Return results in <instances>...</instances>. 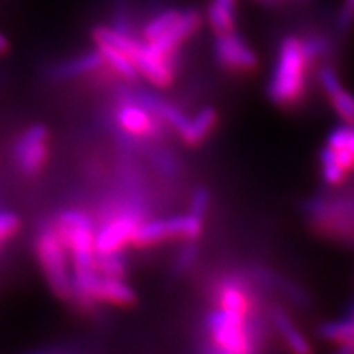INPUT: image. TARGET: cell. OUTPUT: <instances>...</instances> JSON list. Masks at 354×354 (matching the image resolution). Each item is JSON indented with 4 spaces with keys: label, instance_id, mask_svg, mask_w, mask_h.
<instances>
[{
    "label": "cell",
    "instance_id": "cell-1",
    "mask_svg": "<svg viewBox=\"0 0 354 354\" xmlns=\"http://www.w3.org/2000/svg\"><path fill=\"white\" fill-rule=\"evenodd\" d=\"M320 51V41L315 39H300L299 37L282 39L269 81V97L274 104L292 107L302 100L310 64Z\"/></svg>",
    "mask_w": 354,
    "mask_h": 354
},
{
    "label": "cell",
    "instance_id": "cell-2",
    "mask_svg": "<svg viewBox=\"0 0 354 354\" xmlns=\"http://www.w3.org/2000/svg\"><path fill=\"white\" fill-rule=\"evenodd\" d=\"M35 250H37L44 277H46L48 284L55 292L56 297L63 300L71 299L73 286H71V274L68 268V250H66L64 243L61 241L55 225L44 227L38 233Z\"/></svg>",
    "mask_w": 354,
    "mask_h": 354
},
{
    "label": "cell",
    "instance_id": "cell-3",
    "mask_svg": "<svg viewBox=\"0 0 354 354\" xmlns=\"http://www.w3.org/2000/svg\"><path fill=\"white\" fill-rule=\"evenodd\" d=\"M203 230V218L192 212L187 215L169 216V218L141 220L133 234L131 245L148 248L169 240L196 241Z\"/></svg>",
    "mask_w": 354,
    "mask_h": 354
},
{
    "label": "cell",
    "instance_id": "cell-4",
    "mask_svg": "<svg viewBox=\"0 0 354 354\" xmlns=\"http://www.w3.org/2000/svg\"><path fill=\"white\" fill-rule=\"evenodd\" d=\"M251 317L216 307L210 313L207 328L210 342L221 353L241 354L253 351V330Z\"/></svg>",
    "mask_w": 354,
    "mask_h": 354
},
{
    "label": "cell",
    "instance_id": "cell-5",
    "mask_svg": "<svg viewBox=\"0 0 354 354\" xmlns=\"http://www.w3.org/2000/svg\"><path fill=\"white\" fill-rule=\"evenodd\" d=\"M322 176L326 184L338 185L354 172V125L344 123L330 133L320 154Z\"/></svg>",
    "mask_w": 354,
    "mask_h": 354
},
{
    "label": "cell",
    "instance_id": "cell-6",
    "mask_svg": "<svg viewBox=\"0 0 354 354\" xmlns=\"http://www.w3.org/2000/svg\"><path fill=\"white\" fill-rule=\"evenodd\" d=\"M50 158V131L44 125H32L21 133L13 146V159L26 177L38 176Z\"/></svg>",
    "mask_w": 354,
    "mask_h": 354
},
{
    "label": "cell",
    "instance_id": "cell-7",
    "mask_svg": "<svg viewBox=\"0 0 354 354\" xmlns=\"http://www.w3.org/2000/svg\"><path fill=\"white\" fill-rule=\"evenodd\" d=\"M140 221L141 212L135 207L113 212L99 232H95V253H122L128 245H131L133 234Z\"/></svg>",
    "mask_w": 354,
    "mask_h": 354
},
{
    "label": "cell",
    "instance_id": "cell-8",
    "mask_svg": "<svg viewBox=\"0 0 354 354\" xmlns=\"http://www.w3.org/2000/svg\"><path fill=\"white\" fill-rule=\"evenodd\" d=\"M215 56L221 66L234 73H250L258 66V56L234 32L216 35Z\"/></svg>",
    "mask_w": 354,
    "mask_h": 354
},
{
    "label": "cell",
    "instance_id": "cell-9",
    "mask_svg": "<svg viewBox=\"0 0 354 354\" xmlns=\"http://www.w3.org/2000/svg\"><path fill=\"white\" fill-rule=\"evenodd\" d=\"M159 118L140 100L127 102L117 110V123L131 138H151L158 133Z\"/></svg>",
    "mask_w": 354,
    "mask_h": 354
},
{
    "label": "cell",
    "instance_id": "cell-10",
    "mask_svg": "<svg viewBox=\"0 0 354 354\" xmlns=\"http://www.w3.org/2000/svg\"><path fill=\"white\" fill-rule=\"evenodd\" d=\"M135 292L122 277H107L97 274L86 290V308H91L97 302L128 307L135 304Z\"/></svg>",
    "mask_w": 354,
    "mask_h": 354
},
{
    "label": "cell",
    "instance_id": "cell-11",
    "mask_svg": "<svg viewBox=\"0 0 354 354\" xmlns=\"http://www.w3.org/2000/svg\"><path fill=\"white\" fill-rule=\"evenodd\" d=\"M320 84L336 115L348 125H354V95L343 87L338 74L331 68H323L320 71Z\"/></svg>",
    "mask_w": 354,
    "mask_h": 354
},
{
    "label": "cell",
    "instance_id": "cell-12",
    "mask_svg": "<svg viewBox=\"0 0 354 354\" xmlns=\"http://www.w3.org/2000/svg\"><path fill=\"white\" fill-rule=\"evenodd\" d=\"M105 66L104 57L100 51H88L86 55L73 57V59L64 61V63L57 64L51 71V77L55 81H66V79H74L79 76H86V74L95 73Z\"/></svg>",
    "mask_w": 354,
    "mask_h": 354
},
{
    "label": "cell",
    "instance_id": "cell-13",
    "mask_svg": "<svg viewBox=\"0 0 354 354\" xmlns=\"http://www.w3.org/2000/svg\"><path fill=\"white\" fill-rule=\"evenodd\" d=\"M216 113L214 109H202L194 118H189L184 130L179 133L187 145H201L215 128Z\"/></svg>",
    "mask_w": 354,
    "mask_h": 354
},
{
    "label": "cell",
    "instance_id": "cell-14",
    "mask_svg": "<svg viewBox=\"0 0 354 354\" xmlns=\"http://www.w3.org/2000/svg\"><path fill=\"white\" fill-rule=\"evenodd\" d=\"M272 322L276 325L279 335L282 336V339L289 344L292 351L295 353H310L312 346H310L307 338L300 333L297 326L294 325V322L286 315L282 310H274L272 312Z\"/></svg>",
    "mask_w": 354,
    "mask_h": 354
},
{
    "label": "cell",
    "instance_id": "cell-15",
    "mask_svg": "<svg viewBox=\"0 0 354 354\" xmlns=\"http://www.w3.org/2000/svg\"><path fill=\"white\" fill-rule=\"evenodd\" d=\"M97 50L100 51L102 57H104L105 66H109V68L120 77L127 79V81H135V79L140 76L135 64L131 63L130 57H128L123 51L110 46V44H97Z\"/></svg>",
    "mask_w": 354,
    "mask_h": 354
},
{
    "label": "cell",
    "instance_id": "cell-16",
    "mask_svg": "<svg viewBox=\"0 0 354 354\" xmlns=\"http://www.w3.org/2000/svg\"><path fill=\"white\" fill-rule=\"evenodd\" d=\"M320 335L323 336V339L336 344L338 349L343 348L344 344L354 338V317L351 315L343 318V320L325 323L320 328Z\"/></svg>",
    "mask_w": 354,
    "mask_h": 354
},
{
    "label": "cell",
    "instance_id": "cell-17",
    "mask_svg": "<svg viewBox=\"0 0 354 354\" xmlns=\"http://www.w3.org/2000/svg\"><path fill=\"white\" fill-rule=\"evenodd\" d=\"M183 10H177V8H171V10H165L158 13L156 17H153L143 28V37L145 41H151V39L158 38L159 35H162L176 24L177 19L180 17Z\"/></svg>",
    "mask_w": 354,
    "mask_h": 354
},
{
    "label": "cell",
    "instance_id": "cell-18",
    "mask_svg": "<svg viewBox=\"0 0 354 354\" xmlns=\"http://www.w3.org/2000/svg\"><path fill=\"white\" fill-rule=\"evenodd\" d=\"M207 19L215 35L234 32V12L214 2L207 10Z\"/></svg>",
    "mask_w": 354,
    "mask_h": 354
},
{
    "label": "cell",
    "instance_id": "cell-19",
    "mask_svg": "<svg viewBox=\"0 0 354 354\" xmlns=\"http://www.w3.org/2000/svg\"><path fill=\"white\" fill-rule=\"evenodd\" d=\"M95 268L100 276L107 277H122L127 272V263L123 259L122 253H105L97 254L95 253Z\"/></svg>",
    "mask_w": 354,
    "mask_h": 354
},
{
    "label": "cell",
    "instance_id": "cell-20",
    "mask_svg": "<svg viewBox=\"0 0 354 354\" xmlns=\"http://www.w3.org/2000/svg\"><path fill=\"white\" fill-rule=\"evenodd\" d=\"M20 218L12 212H0V245L19 232Z\"/></svg>",
    "mask_w": 354,
    "mask_h": 354
},
{
    "label": "cell",
    "instance_id": "cell-21",
    "mask_svg": "<svg viewBox=\"0 0 354 354\" xmlns=\"http://www.w3.org/2000/svg\"><path fill=\"white\" fill-rule=\"evenodd\" d=\"M354 25V0H343V6L339 8L336 17V26L339 32H348Z\"/></svg>",
    "mask_w": 354,
    "mask_h": 354
},
{
    "label": "cell",
    "instance_id": "cell-22",
    "mask_svg": "<svg viewBox=\"0 0 354 354\" xmlns=\"http://www.w3.org/2000/svg\"><path fill=\"white\" fill-rule=\"evenodd\" d=\"M209 203H210V196L209 192H207V189H198L197 192L194 194L189 212H192V214H196L203 218L207 214V209H209Z\"/></svg>",
    "mask_w": 354,
    "mask_h": 354
},
{
    "label": "cell",
    "instance_id": "cell-23",
    "mask_svg": "<svg viewBox=\"0 0 354 354\" xmlns=\"http://www.w3.org/2000/svg\"><path fill=\"white\" fill-rule=\"evenodd\" d=\"M194 261H196V248L189 246L187 250H184L183 254L177 258V269H179V271H185Z\"/></svg>",
    "mask_w": 354,
    "mask_h": 354
},
{
    "label": "cell",
    "instance_id": "cell-24",
    "mask_svg": "<svg viewBox=\"0 0 354 354\" xmlns=\"http://www.w3.org/2000/svg\"><path fill=\"white\" fill-rule=\"evenodd\" d=\"M214 2H216L221 7L228 8V10L236 12V0H214Z\"/></svg>",
    "mask_w": 354,
    "mask_h": 354
},
{
    "label": "cell",
    "instance_id": "cell-25",
    "mask_svg": "<svg viewBox=\"0 0 354 354\" xmlns=\"http://www.w3.org/2000/svg\"><path fill=\"white\" fill-rule=\"evenodd\" d=\"M8 50H10V43H8L6 35L0 33V55H6Z\"/></svg>",
    "mask_w": 354,
    "mask_h": 354
},
{
    "label": "cell",
    "instance_id": "cell-26",
    "mask_svg": "<svg viewBox=\"0 0 354 354\" xmlns=\"http://www.w3.org/2000/svg\"><path fill=\"white\" fill-rule=\"evenodd\" d=\"M339 351H342V353H348V354H354V338H353L349 343L344 344L343 348H339Z\"/></svg>",
    "mask_w": 354,
    "mask_h": 354
}]
</instances>
